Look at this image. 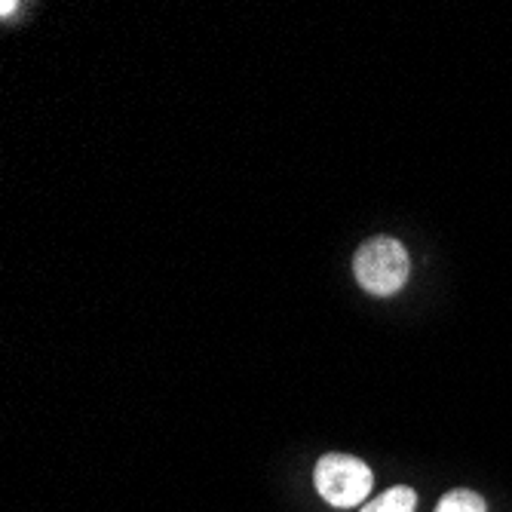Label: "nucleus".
<instances>
[{"label": "nucleus", "mask_w": 512, "mask_h": 512, "mask_svg": "<svg viewBox=\"0 0 512 512\" xmlns=\"http://www.w3.org/2000/svg\"><path fill=\"white\" fill-rule=\"evenodd\" d=\"M353 273H356V283L368 295L390 298V295H396L408 283L411 258H408V252H405V246L399 240H393V237H375V240H368L356 252Z\"/></svg>", "instance_id": "nucleus-1"}, {"label": "nucleus", "mask_w": 512, "mask_h": 512, "mask_svg": "<svg viewBox=\"0 0 512 512\" xmlns=\"http://www.w3.org/2000/svg\"><path fill=\"white\" fill-rule=\"evenodd\" d=\"M313 479H316L319 497L338 509L368 503L371 485H375V476H371L368 463H362L353 454H325L316 463Z\"/></svg>", "instance_id": "nucleus-2"}, {"label": "nucleus", "mask_w": 512, "mask_h": 512, "mask_svg": "<svg viewBox=\"0 0 512 512\" xmlns=\"http://www.w3.org/2000/svg\"><path fill=\"white\" fill-rule=\"evenodd\" d=\"M414 509H417V494L408 485H396L378 494L375 500L362 503L359 512H414Z\"/></svg>", "instance_id": "nucleus-3"}, {"label": "nucleus", "mask_w": 512, "mask_h": 512, "mask_svg": "<svg viewBox=\"0 0 512 512\" xmlns=\"http://www.w3.org/2000/svg\"><path fill=\"white\" fill-rule=\"evenodd\" d=\"M436 512H488V503L482 494H476L470 488H454L439 500Z\"/></svg>", "instance_id": "nucleus-4"}]
</instances>
